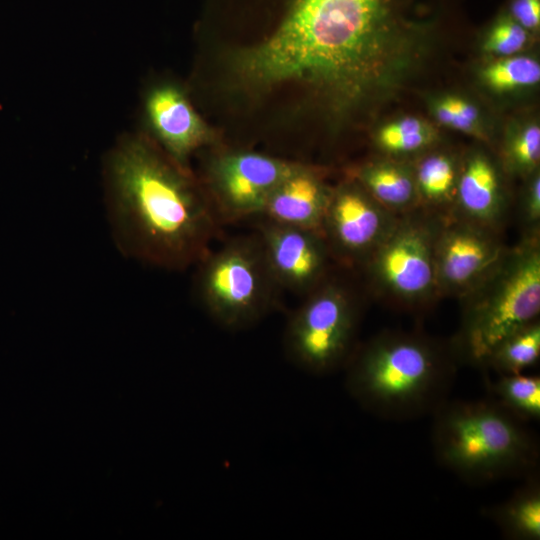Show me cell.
Returning a JSON list of instances; mask_svg holds the SVG:
<instances>
[{
  "mask_svg": "<svg viewBox=\"0 0 540 540\" xmlns=\"http://www.w3.org/2000/svg\"><path fill=\"white\" fill-rule=\"evenodd\" d=\"M300 165L252 151L215 157L208 166L204 191L219 223L259 218L274 190Z\"/></svg>",
  "mask_w": 540,
  "mask_h": 540,
  "instance_id": "obj_8",
  "label": "cell"
},
{
  "mask_svg": "<svg viewBox=\"0 0 540 540\" xmlns=\"http://www.w3.org/2000/svg\"><path fill=\"white\" fill-rule=\"evenodd\" d=\"M483 79L496 91L532 86L540 80V65L530 57H509L487 66L483 70Z\"/></svg>",
  "mask_w": 540,
  "mask_h": 540,
  "instance_id": "obj_21",
  "label": "cell"
},
{
  "mask_svg": "<svg viewBox=\"0 0 540 540\" xmlns=\"http://www.w3.org/2000/svg\"><path fill=\"white\" fill-rule=\"evenodd\" d=\"M504 253L497 241L472 222L454 223L435 241L437 288L453 293L475 289Z\"/></svg>",
  "mask_w": 540,
  "mask_h": 540,
  "instance_id": "obj_12",
  "label": "cell"
},
{
  "mask_svg": "<svg viewBox=\"0 0 540 540\" xmlns=\"http://www.w3.org/2000/svg\"><path fill=\"white\" fill-rule=\"evenodd\" d=\"M144 116L153 142L178 163L212 140V133L184 91L173 83L150 88L144 99Z\"/></svg>",
  "mask_w": 540,
  "mask_h": 540,
  "instance_id": "obj_13",
  "label": "cell"
},
{
  "mask_svg": "<svg viewBox=\"0 0 540 540\" xmlns=\"http://www.w3.org/2000/svg\"><path fill=\"white\" fill-rule=\"evenodd\" d=\"M457 200L472 223L488 226L503 214V199L495 167L483 155L472 156L457 181Z\"/></svg>",
  "mask_w": 540,
  "mask_h": 540,
  "instance_id": "obj_15",
  "label": "cell"
},
{
  "mask_svg": "<svg viewBox=\"0 0 540 540\" xmlns=\"http://www.w3.org/2000/svg\"><path fill=\"white\" fill-rule=\"evenodd\" d=\"M343 369L349 396L366 412L390 421L432 415L449 399L456 377L449 352L402 333L381 334L356 346Z\"/></svg>",
  "mask_w": 540,
  "mask_h": 540,
  "instance_id": "obj_3",
  "label": "cell"
},
{
  "mask_svg": "<svg viewBox=\"0 0 540 540\" xmlns=\"http://www.w3.org/2000/svg\"><path fill=\"white\" fill-rule=\"evenodd\" d=\"M458 348L471 363L484 366L509 336L537 320L540 311V251L535 240L504 254L471 291Z\"/></svg>",
  "mask_w": 540,
  "mask_h": 540,
  "instance_id": "obj_5",
  "label": "cell"
},
{
  "mask_svg": "<svg viewBox=\"0 0 540 540\" xmlns=\"http://www.w3.org/2000/svg\"><path fill=\"white\" fill-rule=\"evenodd\" d=\"M539 355L540 324L536 320L505 339L484 366L499 374H519L535 364Z\"/></svg>",
  "mask_w": 540,
  "mask_h": 540,
  "instance_id": "obj_19",
  "label": "cell"
},
{
  "mask_svg": "<svg viewBox=\"0 0 540 540\" xmlns=\"http://www.w3.org/2000/svg\"><path fill=\"white\" fill-rule=\"evenodd\" d=\"M490 396L520 419H540V378L538 375L500 374L487 381Z\"/></svg>",
  "mask_w": 540,
  "mask_h": 540,
  "instance_id": "obj_18",
  "label": "cell"
},
{
  "mask_svg": "<svg viewBox=\"0 0 540 540\" xmlns=\"http://www.w3.org/2000/svg\"><path fill=\"white\" fill-rule=\"evenodd\" d=\"M524 215L526 220L532 224H538L540 218V179L535 176L529 187L525 205Z\"/></svg>",
  "mask_w": 540,
  "mask_h": 540,
  "instance_id": "obj_27",
  "label": "cell"
},
{
  "mask_svg": "<svg viewBox=\"0 0 540 540\" xmlns=\"http://www.w3.org/2000/svg\"><path fill=\"white\" fill-rule=\"evenodd\" d=\"M483 513L502 534L513 540L540 539V482L536 473L504 502Z\"/></svg>",
  "mask_w": 540,
  "mask_h": 540,
  "instance_id": "obj_16",
  "label": "cell"
},
{
  "mask_svg": "<svg viewBox=\"0 0 540 540\" xmlns=\"http://www.w3.org/2000/svg\"><path fill=\"white\" fill-rule=\"evenodd\" d=\"M512 165L520 171H532L540 159V128L530 125L517 133L508 147Z\"/></svg>",
  "mask_w": 540,
  "mask_h": 540,
  "instance_id": "obj_23",
  "label": "cell"
},
{
  "mask_svg": "<svg viewBox=\"0 0 540 540\" xmlns=\"http://www.w3.org/2000/svg\"><path fill=\"white\" fill-rule=\"evenodd\" d=\"M436 116L441 123L454 129L469 133H475L477 131L476 125L465 120L456 112L451 110L444 100L440 101L436 106Z\"/></svg>",
  "mask_w": 540,
  "mask_h": 540,
  "instance_id": "obj_26",
  "label": "cell"
},
{
  "mask_svg": "<svg viewBox=\"0 0 540 540\" xmlns=\"http://www.w3.org/2000/svg\"><path fill=\"white\" fill-rule=\"evenodd\" d=\"M433 138L432 130L422 120L406 117L383 126L377 134V142L385 151L408 153L428 145Z\"/></svg>",
  "mask_w": 540,
  "mask_h": 540,
  "instance_id": "obj_22",
  "label": "cell"
},
{
  "mask_svg": "<svg viewBox=\"0 0 540 540\" xmlns=\"http://www.w3.org/2000/svg\"><path fill=\"white\" fill-rule=\"evenodd\" d=\"M390 213L357 186L332 191L322 225L331 254L349 261L368 257L393 227Z\"/></svg>",
  "mask_w": 540,
  "mask_h": 540,
  "instance_id": "obj_11",
  "label": "cell"
},
{
  "mask_svg": "<svg viewBox=\"0 0 540 540\" xmlns=\"http://www.w3.org/2000/svg\"><path fill=\"white\" fill-rule=\"evenodd\" d=\"M364 190L387 211H402L417 199L415 179L411 173L393 163L366 165L357 172Z\"/></svg>",
  "mask_w": 540,
  "mask_h": 540,
  "instance_id": "obj_17",
  "label": "cell"
},
{
  "mask_svg": "<svg viewBox=\"0 0 540 540\" xmlns=\"http://www.w3.org/2000/svg\"><path fill=\"white\" fill-rule=\"evenodd\" d=\"M331 192L313 169L301 164L274 190L259 218L322 234Z\"/></svg>",
  "mask_w": 540,
  "mask_h": 540,
  "instance_id": "obj_14",
  "label": "cell"
},
{
  "mask_svg": "<svg viewBox=\"0 0 540 540\" xmlns=\"http://www.w3.org/2000/svg\"><path fill=\"white\" fill-rule=\"evenodd\" d=\"M527 41L526 30L510 19L500 20L488 34L484 43L485 51L509 56L520 51Z\"/></svg>",
  "mask_w": 540,
  "mask_h": 540,
  "instance_id": "obj_24",
  "label": "cell"
},
{
  "mask_svg": "<svg viewBox=\"0 0 540 540\" xmlns=\"http://www.w3.org/2000/svg\"><path fill=\"white\" fill-rule=\"evenodd\" d=\"M259 219L257 235L279 288L307 295L322 284L331 254L323 235Z\"/></svg>",
  "mask_w": 540,
  "mask_h": 540,
  "instance_id": "obj_10",
  "label": "cell"
},
{
  "mask_svg": "<svg viewBox=\"0 0 540 540\" xmlns=\"http://www.w3.org/2000/svg\"><path fill=\"white\" fill-rule=\"evenodd\" d=\"M408 52L394 0H290L272 35L234 67L254 88L299 82L346 108L391 86Z\"/></svg>",
  "mask_w": 540,
  "mask_h": 540,
  "instance_id": "obj_1",
  "label": "cell"
},
{
  "mask_svg": "<svg viewBox=\"0 0 540 540\" xmlns=\"http://www.w3.org/2000/svg\"><path fill=\"white\" fill-rule=\"evenodd\" d=\"M197 266L201 303L222 328L252 327L276 304L280 288L257 233L237 236L211 249Z\"/></svg>",
  "mask_w": 540,
  "mask_h": 540,
  "instance_id": "obj_6",
  "label": "cell"
},
{
  "mask_svg": "<svg viewBox=\"0 0 540 540\" xmlns=\"http://www.w3.org/2000/svg\"><path fill=\"white\" fill-rule=\"evenodd\" d=\"M436 236L424 223H394L369 255L375 281L402 301L418 302L430 297L437 289Z\"/></svg>",
  "mask_w": 540,
  "mask_h": 540,
  "instance_id": "obj_9",
  "label": "cell"
},
{
  "mask_svg": "<svg viewBox=\"0 0 540 540\" xmlns=\"http://www.w3.org/2000/svg\"><path fill=\"white\" fill-rule=\"evenodd\" d=\"M358 310L349 293L324 281L305 296L284 332V352L300 370L327 375L343 369L356 348Z\"/></svg>",
  "mask_w": 540,
  "mask_h": 540,
  "instance_id": "obj_7",
  "label": "cell"
},
{
  "mask_svg": "<svg viewBox=\"0 0 540 540\" xmlns=\"http://www.w3.org/2000/svg\"><path fill=\"white\" fill-rule=\"evenodd\" d=\"M435 458L470 484L536 473L540 447L528 422L491 396L447 400L431 415Z\"/></svg>",
  "mask_w": 540,
  "mask_h": 540,
  "instance_id": "obj_4",
  "label": "cell"
},
{
  "mask_svg": "<svg viewBox=\"0 0 540 540\" xmlns=\"http://www.w3.org/2000/svg\"><path fill=\"white\" fill-rule=\"evenodd\" d=\"M106 215L126 257L169 271L197 265L219 221L187 166L143 134H125L103 162Z\"/></svg>",
  "mask_w": 540,
  "mask_h": 540,
  "instance_id": "obj_2",
  "label": "cell"
},
{
  "mask_svg": "<svg viewBox=\"0 0 540 540\" xmlns=\"http://www.w3.org/2000/svg\"><path fill=\"white\" fill-rule=\"evenodd\" d=\"M456 183L455 166L447 155H430L423 159L417 168V193L428 202L441 203L449 200Z\"/></svg>",
  "mask_w": 540,
  "mask_h": 540,
  "instance_id": "obj_20",
  "label": "cell"
},
{
  "mask_svg": "<svg viewBox=\"0 0 540 540\" xmlns=\"http://www.w3.org/2000/svg\"><path fill=\"white\" fill-rule=\"evenodd\" d=\"M512 14L524 29H536L540 24V0H515Z\"/></svg>",
  "mask_w": 540,
  "mask_h": 540,
  "instance_id": "obj_25",
  "label": "cell"
},
{
  "mask_svg": "<svg viewBox=\"0 0 540 540\" xmlns=\"http://www.w3.org/2000/svg\"><path fill=\"white\" fill-rule=\"evenodd\" d=\"M443 100L451 110L462 118L476 126L478 125L479 113L475 106L457 97H447Z\"/></svg>",
  "mask_w": 540,
  "mask_h": 540,
  "instance_id": "obj_28",
  "label": "cell"
}]
</instances>
